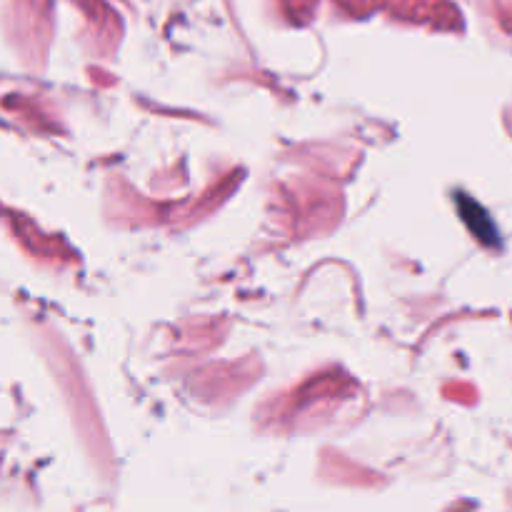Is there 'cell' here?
<instances>
[{
  "instance_id": "6da1fadb",
  "label": "cell",
  "mask_w": 512,
  "mask_h": 512,
  "mask_svg": "<svg viewBox=\"0 0 512 512\" xmlns=\"http://www.w3.org/2000/svg\"><path fill=\"white\" fill-rule=\"evenodd\" d=\"M458 203L463 205V208H460V213H463V218L468 220V225H470V230H473L475 238H480L483 243H488V245L498 243L495 225H493V220L488 218V213H485L478 203H473V200L465 198V195H458Z\"/></svg>"
}]
</instances>
